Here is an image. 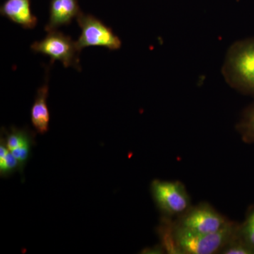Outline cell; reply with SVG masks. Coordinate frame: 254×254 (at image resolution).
<instances>
[{
	"label": "cell",
	"mask_w": 254,
	"mask_h": 254,
	"mask_svg": "<svg viewBox=\"0 0 254 254\" xmlns=\"http://www.w3.org/2000/svg\"><path fill=\"white\" fill-rule=\"evenodd\" d=\"M224 73L234 88L254 95V38L237 42L232 46Z\"/></svg>",
	"instance_id": "obj_1"
},
{
	"label": "cell",
	"mask_w": 254,
	"mask_h": 254,
	"mask_svg": "<svg viewBox=\"0 0 254 254\" xmlns=\"http://www.w3.org/2000/svg\"><path fill=\"white\" fill-rule=\"evenodd\" d=\"M240 227V224L230 220L222 230L208 235L191 233L175 225L173 232L180 254H220Z\"/></svg>",
	"instance_id": "obj_2"
},
{
	"label": "cell",
	"mask_w": 254,
	"mask_h": 254,
	"mask_svg": "<svg viewBox=\"0 0 254 254\" xmlns=\"http://www.w3.org/2000/svg\"><path fill=\"white\" fill-rule=\"evenodd\" d=\"M150 192L163 217L175 220L191 206L190 195L181 182L154 180L150 184Z\"/></svg>",
	"instance_id": "obj_3"
},
{
	"label": "cell",
	"mask_w": 254,
	"mask_h": 254,
	"mask_svg": "<svg viewBox=\"0 0 254 254\" xmlns=\"http://www.w3.org/2000/svg\"><path fill=\"white\" fill-rule=\"evenodd\" d=\"M230 221L212 205L202 202L191 205L186 213L174 220V223L191 233L208 235L222 230Z\"/></svg>",
	"instance_id": "obj_4"
},
{
	"label": "cell",
	"mask_w": 254,
	"mask_h": 254,
	"mask_svg": "<svg viewBox=\"0 0 254 254\" xmlns=\"http://www.w3.org/2000/svg\"><path fill=\"white\" fill-rule=\"evenodd\" d=\"M31 49L36 53L49 56L52 63L58 60L61 62L65 67L73 66L78 70L81 68L78 58L80 51L76 46V41L57 30L48 31L44 39L35 42L32 45Z\"/></svg>",
	"instance_id": "obj_5"
},
{
	"label": "cell",
	"mask_w": 254,
	"mask_h": 254,
	"mask_svg": "<svg viewBox=\"0 0 254 254\" xmlns=\"http://www.w3.org/2000/svg\"><path fill=\"white\" fill-rule=\"evenodd\" d=\"M81 29V34L76 41L80 52L91 46L104 47L109 50L120 49L122 42L111 28L91 14L80 13L76 18Z\"/></svg>",
	"instance_id": "obj_6"
},
{
	"label": "cell",
	"mask_w": 254,
	"mask_h": 254,
	"mask_svg": "<svg viewBox=\"0 0 254 254\" xmlns=\"http://www.w3.org/2000/svg\"><path fill=\"white\" fill-rule=\"evenodd\" d=\"M81 12L78 0H52L46 31H53L60 26L69 24Z\"/></svg>",
	"instance_id": "obj_7"
},
{
	"label": "cell",
	"mask_w": 254,
	"mask_h": 254,
	"mask_svg": "<svg viewBox=\"0 0 254 254\" xmlns=\"http://www.w3.org/2000/svg\"><path fill=\"white\" fill-rule=\"evenodd\" d=\"M1 14L26 29L36 27L38 18L32 14L31 0H6Z\"/></svg>",
	"instance_id": "obj_8"
},
{
	"label": "cell",
	"mask_w": 254,
	"mask_h": 254,
	"mask_svg": "<svg viewBox=\"0 0 254 254\" xmlns=\"http://www.w3.org/2000/svg\"><path fill=\"white\" fill-rule=\"evenodd\" d=\"M49 86L47 82L37 91L31 111V123L37 133L44 134L49 131L50 112L47 104Z\"/></svg>",
	"instance_id": "obj_9"
},
{
	"label": "cell",
	"mask_w": 254,
	"mask_h": 254,
	"mask_svg": "<svg viewBox=\"0 0 254 254\" xmlns=\"http://www.w3.org/2000/svg\"><path fill=\"white\" fill-rule=\"evenodd\" d=\"M173 221V219L162 217L157 232L160 240V245L165 253L180 254L174 237Z\"/></svg>",
	"instance_id": "obj_10"
},
{
	"label": "cell",
	"mask_w": 254,
	"mask_h": 254,
	"mask_svg": "<svg viewBox=\"0 0 254 254\" xmlns=\"http://www.w3.org/2000/svg\"><path fill=\"white\" fill-rule=\"evenodd\" d=\"M3 130L4 136L1 137L11 151L22 146L28 142L35 141V133L27 128H18L12 127L9 131H6L4 128Z\"/></svg>",
	"instance_id": "obj_11"
},
{
	"label": "cell",
	"mask_w": 254,
	"mask_h": 254,
	"mask_svg": "<svg viewBox=\"0 0 254 254\" xmlns=\"http://www.w3.org/2000/svg\"><path fill=\"white\" fill-rule=\"evenodd\" d=\"M237 130L245 143H254V103L244 112Z\"/></svg>",
	"instance_id": "obj_12"
},
{
	"label": "cell",
	"mask_w": 254,
	"mask_h": 254,
	"mask_svg": "<svg viewBox=\"0 0 254 254\" xmlns=\"http://www.w3.org/2000/svg\"><path fill=\"white\" fill-rule=\"evenodd\" d=\"M221 254H254V250L245 240L240 233V227L237 233L230 239L224 247Z\"/></svg>",
	"instance_id": "obj_13"
},
{
	"label": "cell",
	"mask_w": 254,
	"mask_h": 254,
	"mask_svg": "<svg viewBox=\"0 0 254 254\" xmlns=\"http://www.w3.org/2000/svg\"><path fill=\"white\" fill-rule=\"evenodd\" d=\"M240 233L243 240L254 250V205L249 208L245 220L240 224Z\"/></svg>",
	"instance_id": "obj_14"
},
{
	"label": "cell",
	"mask_w": 254,
	"mask_h": 254,
	"mask_svg": "<svg viewBox=\"0 0 254 254\" xmlns=\"http://www.w3.org/2000/svg\"><path fill=\"white\" fill-rule=\"evenodd\" d=\"M17 170L19 171V165L11 151H9L2 158H0V176L1 177L6 178Z\"/></svg>",
	"instance_id": "obj_15"
},
{
	"label": "cell",
	"mask_w": 254,
	"mask_h": 254,
	"mask_svg": "<svg viewBox=\"0 0 254 254\" xmlns=\"http://www.w3.org/2000/svg\"><path fill=\"white\" fill-rule=\"evenodd\" d=\"M35 144V141L28 142L26 144L11 151L19 165V172L22 175L23 169L26 166L31 155L32 146Z\"/></svg>",
	"instance_id": "obj_16"
}]
</instances>
